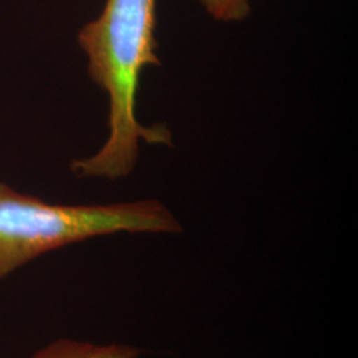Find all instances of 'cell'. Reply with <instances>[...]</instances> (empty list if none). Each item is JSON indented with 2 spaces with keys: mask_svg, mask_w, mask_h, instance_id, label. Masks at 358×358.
I'll return each instance as SVG.
<instances>
[{
  "mask_svg": "<svg viewBox=\"0 0 358 358\" xmlns=\"http://www.w3.org/2000/svg\"><path fill=\"white\" fill-rule=\"evenodd\" d=\"M141 349L125 344H93L72 338H59L40 348L31 358H140Z\"/></svg>",
  "mask_w": 358,
  "mask_h": 358,
  "instance_id": "cell-3",
  "label": "cell"
},
{
  "mask_svg": "<svg viewBox=\"0 0 358 358\" xmlns=\"http://www.w3.org/2000/svg\"><path fill=\"white\" fill-rule=\"evenodd\" d=\"M155 29L157 0H106L101 15L80 29L90 78L109 97V137L97 153L72 164L78 177L125 178L136 166L140 142L173 145L170 129L142 125L136 115L143 69L161 65Z\"/></svg>",
  "mask_w": 358,
  "mask_h": 358,
  "instance_id": "cell-1",
  "label": "cell"
},
{
  "mask_svg": "<svg viewBox=\"0 0 358 358\" xmlns=\"http://www.w3.org/2000/svg\"><path fill=\"white\" fill-rule=\"evenodd\" d=\"M118 232L179 234L182 226L155 199L112 205H51L0 183V280L69 244Z\"/></svg>",
  "mask_w": 358,
  "mask_h": 358,
  "instance_id": "cell-2",
  "label": "cell"
},
{
  "mask_svg": "<svg viewBox=\"0 0 358 358\" xmlns=\"http://www.w3.org/2000/svg\"><path fill=\"white\" fill-rule=\"evenodd\" d=\"M207 13L219 22H241L251 13L250 0H198Z\"/></svg>",
  "mask_w": 358,
  "mask_h": 358,
  "instance_id": "cell-4",
  "label": "cell"
}]
</instances>
